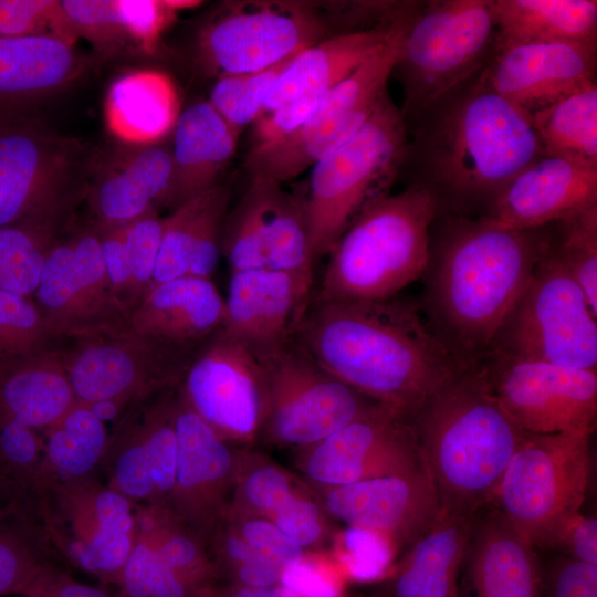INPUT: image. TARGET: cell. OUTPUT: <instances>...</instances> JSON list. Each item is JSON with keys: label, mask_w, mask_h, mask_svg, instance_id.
<instances>
[{"label": "cell", "mask_w": 597, "mask_h": 597, "mask_svg": "<svg viewBox=\"0 0 597 597\" xmlns=\"http://www.w3.org/2000/svg\"><path fill=\"white\" fill-rule=\"evenodd\" d=\"M482 69L408 129L399 176L428 192L438 213L484 216L501 190L544 156L530 117L488 85Z\"/></svg>", "instance_id": "1"}, {"label": "cell", "mask_w": 597, "mask_h": 597, "mask_svg": "<svg viewBox=\"0 0 597 597\" xmlns=\"http://www.w3.org/2000/svg\"><path fill=\"white\" fill-rule=\"evenodd\" d=\"M295 341L327 371L409 417L470 364L461 363L418 305L380 301H311Z\"/></svg>", "instance_id": "2"}, {"label": "cell", "mask_w": 597, "mask_h": 597, "mask_svg": "<svg viewBox=\"0 0 597 597\" xmlns=\"http://www.w3.org/2000/svg\"><path fill=\"white\" fill-rule=\"evenodd\" d=\"M549 224L513 229L437 213L429 230L428 305L436 333L463 364L490 350L543 256Z\"/></svg>", "instance_id": "3"}, {"label": "cell", "mask_w": 597, "mask_h": 597, "mask_svg": "<svg viewBox=\"0 0 597 597\" xmlns=\"http://www.w3.org/2000/svg\"><path fill=\"white\" fill-rule=\"evenodd\" d=\"M441 512L486 509L514 452L531 433L495 397L484 367L465 366L409 417Z\"/></svg>", "instance_id": "4"}, {"label": "cell", "mask_w": 597, "mask_h": 597, "mask_svg": "<svg viewBox=\"0 0 597 597\" xmlns=\"http://www.w3.org/2000/svg\"><path fill=\"white\" fill-rule=\"evenodd\" d=\"M434 199L407 186L370 203L327 253L313 301H380L420 277L429 261Z\"/></svg>", "instance_id": "5"}, {"label": "cell", "mask_w": 597, "mask_h": 597, "mask_svg": "<svg viewBox=\"0 0 597 597\" xmlns=\"http://www.w3.org/2000/svg\"><path fill=\"white\" fill-rule=\"evenodd\" d=\"M407 143L405 119L387 87L359 130L312 166L303 198L314 263L370 203L389 193Z\"/></svg>", "instance_id": "6"}, {"label": "cell", "mask_w": 597, "mask_h": 597, "mask_svg": "<svg viewBox=\"0 0 597 597\" xmlns=\"http://www.w3.org/2000/svg\"><path fill=\"white\" fill-rule=\"evenodd\" d=\"M496 39L491 0H425L391 73L402 87L407 130L432 102L485 65Z\"/></svg>", "instance_id": "7"}, {"label": "cell", "mask_w": 597, "mask_h": 597, "mask_svg": "<svg viewBox=\"0 0 597 597\" xmlns=\"http://www.w3.org/2000/svg\"><path fill=\"white\" fill-rule=\"evenodd\" d=\"M596 318L580 286L546 247L490 350L513 359L597 370Z\"/></svg>", "instance_id": "8"}, {"label": "cell", "mask_w": 597, "mask_h": 597, "mask_svg": "<svg viewBox=\"0 0 597 597\" xmlns=\"http://www.w3.org/2000/svg\"><path fill=\"white\" fill-rule=\"evenodd\" d=\"M593 431L528 434L512 455L491 504L534 547L580 511L591 474Z\"/></svg>", "instance_id": "9"}, {"label": "cell", "mask_w": 597, "mask_h": 597, "mask_svg": "<svg viewBox=\"0 0 597 597\" xmlns=\"http://www.w3.org/2000/svg\"><path fill=\"white\" fill-rule=\"evenodd\" d=\"M335 35L316 7L302 1L223 4L200 29L198 59L217 78L258 72Z\"/></svg>", "instance_id": "10"}, {"label": "cell", "mask_w": 597, "mask_h": 597, "mask_svg": "<svg viewBox=\"0 0 597 597\" xmlns=\"http://www.w3.org/2000/svg\"><path fill=\"white\" fill-rule=\"evenodd\" d=\"M93 158L76 139L49 128L0 135V228L30 212L35 227L54 237L86 195Z\"/></svg>", "instance_id": "11"}, {"label": "cell", "mask_w": 597, "mask_h": 597, "mask_svg": "<svg viewBox=\"0 0 597 597\" xmlns=\"http://www.w3.org/2000/svg\"><path fill=\"white\" fill-rule=\"evenodd\" d=\"M407 28L328 91L294 132L270 144L252 146L244 160L250 177L289 181L353 137L387 88Z\"/></svg>", "instance_id": "12"}, {"label": "cell", "mask_w": 597, "mask_h": 597, "mask_svg": "<svg viewBox=\"0 0 597 597\" xmlns=\"http://www.w3.org/2000/svg\"><path fill=\"white\" fill-rule=\"evenodd\" d=\"M260 362L263 420L281 442L313 446L383 406L327 371L295 339Z\"/></svg>", "instance_id": "13"}, {"label": "cell", "mask_w": 597, "mask_h": 597, "mask_svg": "<svg viewBox=\"0 0 597 597\" xmlns=\"http://www.w3.org/2000/svg\"><path fill=\"white\" fill-rule=\"evenodd\" d=\"M81 343L63 364L76 404L90 407L102 420L115 408L179 373L190 360L188 346L132 334L122 328L77 338Z\"/></svg>", "instance_id": "14"}, {"label": "cell", "mask_w": 597, "mask_h": 597, "mask_svg": "<svg viewBox=\"0 0 597 597\" xmlns=\"http://www.w3.org/2000/svg\"><path fill=\"white\" fill-rule=\"evenodd\" d=\"M34 295L55 339L92 336L118 328L125 320L94 226L51 244Z\"/></svg>", "instance_id": "15"}, {"label": "cell", "mask_w": 597, "mask_h": 597, "mask_svg": "<svg viewBox=\"0 0 597 597\" xmlns=\"http://www.w3.org/2000/svg\"><path fill=\"white\" fill-rule=\"evenodd\" d=\"M221 253L230 271L270 269L313 273L303 192L261 177L251 181L227 212Z\"/></svg>", "instance_id": "16"}, {"label": "cell", "mask_w": 597, "mask_h": 597, "mask_svg": "<svg viewBox=\"0 0 597 597\" xmlns=\"http://www.w3.org/2000/svg\"><path fill=\"white\" fill-rule=\"evenodd\" d=\"M484 367L491 388L513 422L526 433L595 431L597 370L493 355Z\"/></svg>", "instance_id": "17"}, {"label": "cell", "mask_w": 597, "mask_h": 597, "mask_svg": "<svg viewBox=\"0 0 597 597\" xmlns=\"http://www.w3.org/2000/svg\"><path fill=\"white\" fill-rule=\"evenodd\" d=\"M185 391L187 405L219 434L248 438L264 419L261 362L221 329L192 356Z\"/></svg>", "instance_id": "18"}, {"label": "cell", "mask_w": 597, "mask_h": 597, "mask_svg": "<svg viewBox=\"0 0 597 597\" xmlns=\"http://www.w3.org/2000/svg\"><path fill=\"white\" fill-rule=\"evenodd\" d=\"M313 446L306 473L333 488L426 469L409 418L386 406Z\"/></svg>", "instance_id": "19"}, {"label": "cell", "mask_w": 597, "mask_h": 597, "mask_svg": "<svg viewBox=\"0 0 597 597\" xmlns=\"http://www.w3.org/2000/svg\"><path fill=\"white\" fill-rule=\"evenodd\" d=\"M313 291V273L231 271L221 331L264 359L295 339Z\"/></svg>", "instance_id": "20"}, {"label": "cell", "mask_w": 597, "mask_h": 597, "mask_svg": "<svg viewBox=\"0 0 597 597\" xmlns=\"http://www.w3.org/2000/svg\"><path fill=\"white\" fill-rule=\"evenodd\" d=\"M597 48L552 42H501L482 69L488 85L531 116L596 82Z\"/></svg>", "instance_id": "21"}, {"label": "cell", "mask_w": 597, "mask_h": 597, "mask_svg": "<svg viewBox=\"0 0 597 597\" xmlns=\"http://www.w3.org/2000/svg\"><path fill=\"white\" fill-rule=\"evenodd\" d=\"M328 511L348 525L377 533L392 552L411 547L441 515L434 484L426 469L335 486Z\"/></svg>", "instance_id": "22"}, {"label": "cell", "mask_w": 597, "mask_h": 597, "mask_svg": "<svg viewBox=\"0 0 597 597\" xmlns=\"http://www.w3.org/2000/svg\"><path fill=\"white\" fill-rule=\"evenodd\" d=\"M172 172L171 144L121 143L93 158L86 199L94 226L108 227L137 219L164 203Z\"/></svg>", "instance_id": "23"}, {"label": "cell", "mask_w": 597, "mask_h": 597, "mask_svg": "<svg viewBox=\"0 0 597 597\" xmlns=\"http://www.w3.org/2000/svg\"><path fill=\"white\" fill-rule=\"evenodd\" d=\"M597 203V170L542 156L520 171L482 218L513 229L547 226Z\"/></svg>", "instance_id": "24"}, {"label": "cell", "mask_w": 597, "mask_h": 597, "mask_svg": "<svg viewBox=\"0 0 597 597\" xmlns=\"http://www.w3.org/2000/svg\"><path fill=\"white\" fill-rule=\"evenodd\" d=\"M224 320V297L211 279L185 275L153 285L122 328L176 345L207 342Z\"/></svg>", "instance_id": "25"}, {"label": "cell", "mask_w": 597, "mask_h": 597, "mask_svg": "<svg viewBox=\"0 0 597 597\" xmlns=\"http://www.w3.org/2000/svg\"><path fill=\"white\" fill-rule=\"evenodd\" d=\"M465 561L474 597H540L534 546L492 506L476 517Z\"/></svg>", "instance_id": "26"}, {"label": "cell", "mask_w": 597, "mask_h": 597, "mask_svg": "<svg viewBox=\"0 0 597 597\" xmlns=\"http://www.w3.org/2000/svg\"><path fill=\"white\" fill-rule=\"evenodd\" d=\"M228 203L229 189L218 184L163 218L153 285L185 275L211 279L221 254Z\"/></svg>", "instance_id": "27"}, {"label": "cell", "mask_w": 597, "mask_h": 597, "mask_svg": "<svg viewBox=\"0 0 597 597\" xmlns=\"http://www.w3.org/2000/svg\"><path fill=\"white\" fill-rule=\"evenodd\" d=\"M239 135L208 101L196 102L179 113L171 140V180L164 205L175 209L218 185L234 155Z\"/></svg>", "instance_id": "28"}, {"label": "cell", "mask_w": 597, "mask_h": 597, "mask_svg": "<svg viewBox=\"0 0 597 597\" xmlns=\"http://www.w3.org/2000/svg\"><path fill=\"white\" fill-rule=\"evenodd\" d=\"M409 24L335 34L300 52L270 90L262 113L307 94L331 91Z\"/></svg>", "instance_id": "29"}, {"label": "cell", "mask_w": 597, "mask_h": 597, "mask_svg": "<svg viewBox=\"0 0 597 597\" xmlns=\"http://www.w3.org/2000/svg\"><path fill=\"white\" fill-rule=\"evenodd\" d=\"M478 515L441 513L409 548L383 597H459L458 575Z\"/></svg>", "instance_id": "30"}, {"label": "cell", "mask_w": 597, "mask_h": 597, "mask_svg": "<svg viewBox=\"0 0 597 597\" xmlns=\"http://www.w3.org/2000/svg\"><path fill=\"white\" fill-rule=\"evenodd\" d=\"M109 133L124 144H150L171 133L179 116V102L170 77L153 70L118 76L104 104Z\"/></svg>", "instance_id": "31"}, {"label": "cell", "mask_w": 597, "mask_h": 597, "mask_svg": "<svg viewBox=\"0 0 597 597\" xmlns=\"http://www.w3.org/2000/svg\"><path fill=\"white\" fill-rule=\"evenodd\" d=\"M83 503L75 523L78 538L69 555L81 569L117 583L137 534L129 500L115 489H103L84 494Z\"/></svg>", "instance_id": "32"}, {"label": "cell", "mask_w": 597, "mask_h": 597, "mask_svg": "<svg viewBox=\"0 0 597 597\" xmlns=\"http://www.w3.org/2000/svg\"><path fill=\"white\" fill-rule=\"evenodd\" d=\"M491 8L498 41L597 48L595 0H491Z\"/></svg>", "instance_id": "33"}, {"label": "cell", "mask_w": 597, "mask_h": 597, "mask_svg": "<svg viewBox=\"0 0 597 597\" xmlns=\"http://www.w3.org/2000/svg\"><path fill=\"white\" fill-rule=\"evenodd\" d=\"M84 67L74 44L59 36H0V95L49 96Z\"/></svg>", "instance_id": "34"}, {"label": "cell", "mask_w": 597, "mask_h": 597, "mask_svg": "<svg viewBox=\"0 0 597 597\" xmlns=\"http://www.w3.org/2000/svg\"><path fill=\"white\" fill-rule=\"evenodd\" d=\"M94 227L113 295L126 317L153 286L163 218L151 210L125 223Z\"/></svg>", "instance_id": "35"}, {"label": "cell", "mask_w": 597, "mask_h": 597, "mask_svg": "<svg viewBox=\"0 0 597 597\" xmlns=\"http://www.w3.org/2000/svg\"><path fill=\"white\" fill-rule=\"evenodd\" d=\"M177 441L171 418L159 417L138 429L118 454L115 490L142 500L176 486Z\"/></svg>", "instance_id": "36"}, {"label": "cell", "mask_w": 597, "mask_h": 597, "mask_svg": "<svg viewBox=\"0 0 597 597\" xmlns=\"http://www.w3.org/2000/svg\"><path fill=\"white\" fill-rule=\"evenodd\" d=\"M544 155L597 170V84L589 83L533 114Z\"/></svg>", "instance_id": "37"}, {"label": "cell", "mask_w": 597, "mask_h": 597, "mask_svg": "<svg viewBox=\"0 0 597 597\" xmlns=\"http://www.w3.org/2000/svg\"><path fill=\"white\" fill-rule=\"evenodd\" d=\"M7 417L29 427H51L75 404L62 354L49 353L10 376L0 389Z\"/></svg>", "instance_id": "38"}, {"label": "cell", "mask_w": 597, "mask_h": 597, "mask_svg": "<svg viewBox=\"0 0 597 597\" xmlns=\"http://www.w3.org/2000/svg\"><path fill=\"white\" fill-rule=\"evenodd\" d=\"M172 425L177 441L176 486L192 491L223 478L231 454L220 434L187 402L172 413Z\"/></svg>", "instance_id": "39"}, {"label": "cell", "mask_w": 597, "mask_h": 597, "mask_svg": "<svg viewBox=\"0 0 597 597\" xmlns=\"http://www.w3.org/2000/svg\"><path fill=\"white\" fill-rule=\"evenodd\" d=\"M49 430L46 459L66 476H82L91 471L106 446L104 420L84 405L75 404Z\"/></svg>", "instance_id": "40"}, {"label": "cell", "mask_w": 597, "mask_h": 597, "mask_svg": "<svg viewBox=\"0 0 597 597\" xmlns=\"http://www.w3.org/2000/svg\"><path fill=\"white\" fill-rule=\"evenodd\" d=\"M547 247L580 286L597 316V203L549 223Z\"/></svg>", "instance_id": "41"}, {"label": "cell", "mask_w": 597, "mask_h": 597, "mask_svg": "<svg viewBox=\"0 0 597 597\" xmlns=\"http://www.w3.org/2000/svg\"><path fill=\"white\" fill-rule=\"evenodd\" d=\"M117 584L123 597H206L207 594L170 567L139 531Z\"/></svg>", "instance_id": "42"}, {"label": "cell", "mask_w": 597, "mask_h": 597, "mask_svg": "<svg viewBox=\"0 0 597 597\" xmlns=\"http://www.w3.org/2000/svg\"><path fill=\"white\" fill-rule=\"evenodd\" d=\"M296 55L258 72L217 78L208 102L240 133L262 114L270 90Z\"/></svg>", "instance_id": "43"}, {"label": "cell", "mask_w": 597, "mask_h": 597, "mask_svg": "<svg viewBox=\"0 0 597 597\" xmlns=\"http://www.w3.org/2000/svg\"><path fill=\"white\" fill-rule=\"evenodd\" d=\"M74 41L84 38L107 53L136 49L123 0H62Z\"/></svg>", "instance_id": "44"}, {"label": "cell", "mask_w": 597, "mask_h": 597, "mask_svg": "<svg viewBox=\"0 0 597 597\" xmlns=\"http://www.w3.org/2000/svg\"><path fill=\"white\" fill-rule=\"evenodd\" d=\"M53 238L31 229L0 228V290L34 293Z\"/></svg>", "instance_id": "45"}, {"label": "cell", "mask_w": 597, "mask_h": 597, "mask_svg": "<svg viewBox=\"0 0 597 597\" xmlns=\"http://www.w3.org/2000/svg\"><path fill=\"white\" fill-rule=\"evenodd\" d=\"M25 35H55L75 44L60 1L0 0V36Z\"/></svg>", "instance_id": "46"}, {"label": "cell", "mask_w": 597, "mask_h": 597, "mask_svg": "<svg viewBox=\"0 0 597 597\" xmlns=\"http://www.w3.org/2000/svg\"><path fill=\"white\" fill-rule=\"evenodd\" d=\"M0 339L39 348L55 338L36 304L27 296L0 290Z\"/></svg>", "instance_id": "47"}, {"label": "cell", "mask_w": 597, "mask_h": 597, "mask_svg": "<svg viewBox=\"0 0 597 597\" xmlns=\"http://www.w3.org/2000/svg\"><path fill=\"white\" fill-rule=\"evenodd\" d=\"M343 543L342 563L353 578L370 580L386 570L392 549L377 533L348 527L343 534Z\"/></svg>", "instance_id": "48"}, {"label": "cell", "mask_w": 597, "mask_h": 597, "mask_svg": "<svg viewBox=\"0 0 597 597\" xmlns=\"http://www.w3.org/2000/svg\"><path fill=\"white\" fill-rule=\"evenodd\" d=\"M326 93H312L262 113L253 123V146L265 145L294 132L315 111Z\"/></svg>", "instance_id": "49"}, {"label": "cell", "mask_w": 597, "mask_h": 597, "mask_svg": "<svg viewBox=\"0 0 597 597\" xmlns=\"http://www.w3.org/2000/svg\"><path fill=\"white\" fill-rule=\"evenodd\" d=\"M542 547L565 551L568 557L597 565V519L580 511L559 521Z\"/></svg>", "instance_id": "50"}, {"label": "cell", "mask_w": 597, "mask_h": 597, "mask_svg": "<svg viewBox=\"0 0 597 597\" xmlns=\"http://www.w3.org/2000/svg\"><path fill=\"white\" fill-rule=\"evenodd\" d=\"M42 569L24 548L0 536V597L23 596Z\"/></svg>", "instance_id": "51"}, {"label": "cell", "mask_w": 597, "mask_h": 597, "mask_svg": "<svg viewBox=\"0 0 597 597\" xmlns=\"http://www.w3.org/2000/svg\"><path fill=\"white\" fill-rule=\"evenodd\" d=\"M273 523L302 548L312 545L321 535L317 506L294 494L273 513Z\"/></svg>", "instance_id": "52"}, {"label": "cell", "mask_w": 597, "mask_h": 597, "mask_svg": "<svg viewBox=\"0 0 597 597\" xmlns=\"http://www.w3.org/2000/svg\"><path fill=\"white\" fill-rule=\"evenodd\" d=\"M279 584L298 597H342L336 577L304 557L284 569Z\"/></svg>", "instance_id": "53"}, {"label": "cell", "mask_w": 597, "mask_h": 597, "mask_svg": "<svg viewBox=\"0 0 597 597\" xmlns=\"http://www.w3.org/2000/svg\"><path fill=\"white\" fill-rule=\"evenodd\" d=\"M552 597H597V565L562 557L551 570Z\"/></svg>", "instance_id": "54"}, {"label": "cell", "mask_w": 597, "mask_h": 597, "mask_svg": "<svg viewBox=\"0 0 597 597\" xmlns=\"http://www.w3.org/2000/svg\"><path fill=\"white\" fill-rule=\"evenodd\" d=\"M244 494L254 507L273 514L293 493L283 472L274 467H263L247 478Z\"/></svg>", "instance_id": "55"}, {"label": "cell", "mask_w": 597, "mask_h": 597, "mask_svg": "<svg viewBox=\"0 0 597 597\" xmlns=\"http://www.w3.org/2000/svg\"><path fill=\"white\" fill-rule=\"evenodd\" d=\"M242 537L253 548L276 557L286 566L304 557L303 548L272 522L264 520L247 522L242 528Z\"/></svg>", "instance_id": "56"}, {"label": "cell", "mask_w": 597, "mask_h": 597, "mask_svg": "<svg viewBox=\"0 0 597 597\" xmlns=\"http://www.w3.org/2000/svg\"><path fill=\"white\" fill-rule=\"evenodd\" d=\"M0 452L13 468H31L39 454V443L32 428L7 417L0 428Z\"/></svg>", "instance_id": "57"}, {"label": "cell", "mask_w": 597, "mask_h": 597, "mask_svg": "<svg viewBox=\"0 0 597 597\" xmlns=\"http://www.w3.org/2000/svg\"><path fill=\"white\" fill-rule=\"evenodd\" d=\"M22 597H112L101 588L86 585L43 568Z\"/></svg>", "instance_id": "58"}, {"label": "cell", "mask_w": 597, "mask_h": 597, "mask_svg": "<svg viewBox=\"0 0 597 597\" xmlns=\"http://www.w3.org/2000/svg\"><path fill=\"white\" fill-rule=\"evenodd\" d=\"M206 597H298L280 584L270 587H248L232 584L221 590L213 586Z\"/></svg>", "instance_id": "59"}, {"label": "cell", "mask_w": 597, "mask_h": 597, "mask_svg": "<svg viewBox=\"0 0 597 597\" xmlns=\"http://www.w3.org/2000/svg\"><path fill=\"white\" fill-rule=\"evenodd\" d=\"M226 549L228 557L232 561V565L234 567L251 554L252 546H250L243 537L232 536L228 538Z\"/></svg>", "instance_id": "60"}, {"label": "cell", "mask_w": 597, "mask_h": 597, "mask_svg": "<svg viewBox=\"0 0 597 597\" xmlns=\"http://www.w3.org/2000/svg\"><path fill=\"white\" fill-rule=\"evenodd\" d=\"M22 597V596H21Z\"/></svg>", "instance_id": "61"}]
</instances>
